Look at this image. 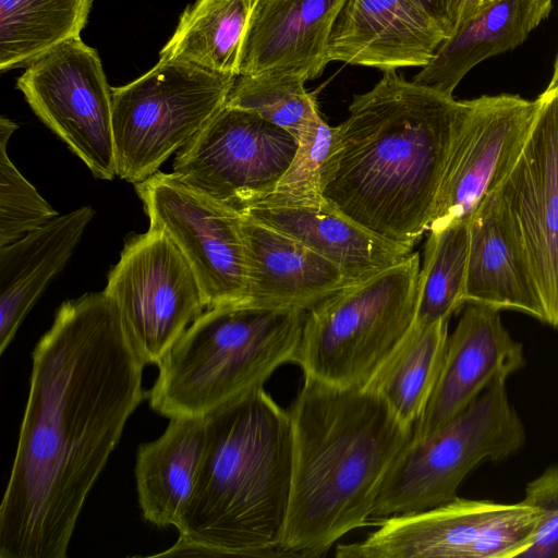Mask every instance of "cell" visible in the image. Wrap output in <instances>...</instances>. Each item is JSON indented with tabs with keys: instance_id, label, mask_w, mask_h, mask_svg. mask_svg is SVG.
I'll return each instance as SVG.
<instances>
[{
	"instance_id": "6",
	"label": "cell",
	"mask_w": 558,
	"mask_h": 558,
	"mask_svg": "<svg viewBox=\"0 0 558 558\" xmlns=\"http://www.w3.org/2000/svg\"><path fill=\"white\" fill-rule=\"evenodd\" d=\"M420 270L412 252L307 311L294 360L304 376L365 388L415 323Z\"/></svg>"
},
{
	"instance_id": "16",
	"label": "cell",
	"mask_w": 558,
	"mask_h": 558,
	"mask_svg": "<svg viewBox=\"0 0 558 558\" xmlns=\"http://www.w3.org/2000/svg\"><path fill=\"white\" fill-rule=\"evenodd\" d=\"M466 305L448 336L436 385L413 427L414 438L438 430L466 410L493 383L507 380L525 365L523 345L511 337L499 311Z\"/></svg>"
},
{
	"instance_id": "12",
	"label": "cell",
	"mask_w": 558,
	"mask_h": 558,
	"mask_svg": "<svg viewBox=\"0 0 558 558\" xmlns=\"http://www.w3.org/2000/svg\"><path fill=\"white\" fill-rule=\"evenodd\" d=\"M298 140L265 119L225 106L175 156L172 173L210 198L242 213L276 187Z\"/></svg>"
},
{
	"instance_id": "28",
	"label": "cell",
	"mask_w": 558,
	"mask_h": 558,
	"mask_svg": "<svg viewBox=\"0 0 558 558\" xmlns=\"http://www.w3.org/2000/svg\"><path fill=\"white\" fill-rule=\"evenodd\" d=\"M469 219L428 231L418 276L416 323L449 320L465 303Z\"/></svg>"
},
{
	"instance_id": "32",
	"label": "cell",
	"mask_w": 558,
	"mask_h": 558,
	"mask_svg": "<svg viewBox=\"0 0 558 558\" xmlns=\"http://www.w3.org/2000/svg\"><path fill=\"white\" fill-rule=\"evenodd\" d=\"M523 501L538 510L539 519L530 545L518 558H558V464L526 485Z\"/></svg>"
},
{
	"instance_id": "29",
	"label": "cell",
	"mask_w": 558,
	"mask_h": 558,
	"mask_svg": "<svg viewBox=\"0 0 558 558\" xmlns=\"http://www.w3.org/2000/svg\"><path fill=\"white\" fill-rule=\"evenodd\" d=\"M305 80L290 72L236 77L226 106L252 112L286 130L296 140L301 129L319 114Z\"/></svg>"
},
{
	"instance_id": "3",
	"label": "cell",
	"mask_w": 558,
	"mask_h": 558,
	"mask_svg": "<svg viewBox=\"0 0 558 558\" xmlns=\"http://www.w3.org/2000/svg\"><path fill=\"white\" fill-rule=\"evenodd\" d=\"M288 411L293 474L281 556L322 557L372 520L381 484L413 427L369 389L307 376Z\"/></svg>"
},
{
	"instance_id": "15",
	"label": "cell",
	"mask_w": 558,
	"mask_h": 558,
	"mask_svg": "<svg viewBox=\"0 0 558 558\" xmlns=\"http://www.w3.org/2000/svg\"><path fill=\"white\" fill-rule=\"evenodd\" d=\"M530 136L498 185L524 245L547 320L558 330V88L538 96Z\"/></svg>"
},
{
	"instance_id": "8",
	"label": "cell",
	"mask_w": 558,
	"mask_h": 558,
	"mask_svg": "<svg viewBox=\"0 0 558 558\" xmlns=\"http://www.w3.org/2000/svg\"><path fill=\"white\" fill-rule=\"evenodd\" d=\"M236 77L159 60L138 78L112 88L118 177L136 184L156 173L226 106Z\"/></svg>"
},
{
	"instance_id": "22",
	"label": "cell",
	"mask_w": 558,
	"mask_h": 558,
	"mask_svg": "<svg viewBox=\"0 0 558 558\" xmlns=\"http://www.w3.org/2000/svg\"><path fill=\"white\" fill-rule=\"evenodd\" d=\"M240 214L298 240L337 265L352 282L389 268L413 252L375 235L326 203L319 206L255 204Z\"/></svg>"
},
{
	"instance_id": "30",
	"label": "cell",
	"mask_w": 558,
	"mask_h": 558,
	"mask_svg": "<svg viewBox=\"0 0 558 558\" xmlns=\"http://www.w3.org/2000/svg\"><path fill=\"white\" fill-rule=\"evenodd\" d=\"M336 145V126H330L319 113L301 129L296 151L274 191L256 204L274 206L325 204L323 191Z\"/></svg>"
},
{
	"instance_id": "4",
	"label": "cell",
	"mask_w": 558,
	"mask_h": 558,
	"mask_svg": "<svg viewBox=\"0 0 558 558\" xmlns=\"http://www.w3.org/2000/svg\"><path fill=\"white\" fill-rule=\"evenodd\" d=\"M205 418V453L179 539L158 556L282 557L293 474L289 411L257 386Z\"/></svg>"
},
{
	"instance_id": "2",
	"label": "cell",
	"mask_w": 558,
	"mask_h": 558,
	"mask_svg": "<svg viewBox=\"0 0 558 558\" xmlns=\"http://www.w3.org/2000/svg\"><path fill=\"white\" fill-rule=\"evenodd\" d=\"M472 100L384 72L353 96L336 126L323 198L375 235L413 248L428 230L444 173Z\"/></svg>"
},
{
	"instance_id": "1",
	"label": "cell",
	"mask_w": 558,
	"mask_h": 558,
	"mask_svg": "<svg viewBox=\"0 0 558 558\" xmlns=\"http://www.w3.org/2000/svg\"><path fill=\"white\" fill-rule=\"evenodd\" d=\"M145 363L104 291L62 303L32 352L0 506L1 558H64L85 500L144 399Z\"/></svg>"
},
{
	"instance_id": "20",
	"label": "cell",
	"mask_w": 558,
	"mask_h": 558,
	"mask_svg": "<svg viewBox=\"0 0 558 558\" xmlns=\"http://www.w3.org/2000/svg\"><path fill=\"white\" fill-rule=\"evenodd\" d=\"M246 255L242 302L310 311L352 282L333 263L298 240L241 215Z\"/></svg>"
},
{
	"instance_id": "17",
	"label": "cell",
	"mask_w": 558,
	"mask_h": 558,
	"mask_svg": "<svg viewBox=\"0 0 558 558\" xmlns=\"http://www.w3.org/2000/svg\"><path fill=\"white\" fill-rule=\"evenodd\" d=\"M447 36L415 0H347L328 40L329 61L396 71L425 66Z\"/></svg>"
},
{
	"instance_id": "34",
	"label": "cell",
	"mask_w": 558,
	"mask_h": 558,
	"mask_svg": "<svg viewBox=\"0 0 558 558\" xmlns=\"http://www.w3.org/2000/svg\"><path fill=\"white\" fill-rule=\"evenodd\" d=\"M490 0H465L461 14L460 24L463 21L471 17L475 12H477L483 5H485Z\"/></svg>"
},
{
	"instance_id": "5",
	"label": "cell",
	"mask_w": 558,
	"mask_h": 558,
	"mask_svg": "<svg viewBox=\"0 0 558 558\" xmlns=\"http://www.w3.org/2000/svg\"><path fill=\"white\" fill-rule=\"evenodd\" d=\"M306 311L245 302L206 308L158 364L147 391L168 418L205 416L294 362Z\"/></svg>"
},
{
	"instance_id": "13",
	"label": "cell",
	"mask_w": 558,
	"mask_h": 558,
	"mask_svg": "<svg viewBox=\"0 0 558 558\" xmlns=\"http://www.w3.org/2000/svg\"><path fill=\"white\" fill-rule=\"evenodd\" d=\"M149 227L162 231L183 254L201 287L206 307L242 302L246 255L241 214L157 171L135 184Z\"/></svg>"
},
{
	"instance_id": "18",
	"label": "cell",
	"mask_w": 558,
	"mask_h": 558,
	"mask_svg": "<svg viewBox=\"0 0 558 558\" xmlns=\"http://www.w3.org/2000/svg\"><path fill=\"white\" fill-rule=\"evenodd\" d=\"M465 303L518 311L545 323V306L524 245L498 186L469 219Z\"/></svg>"
},
{
	"instance_id": "33",
	"label": "cell",
	"mask_w": 558,
	"mask_h": 558,
	"mask_svg": "<svg viewBox=\"0 0 558 558\" xmlns=\"http://www.w3.org/2000/svg\"><path fill=\"white\" fill-rule=\"evenodd\" d=\"M440 26L447 38L457 31L465 0H415Z\"/></svg>"
},
{
	"instance_id": "25",
	"label": "cell",
	"mask_w": 558,
	"mask_h": 558,
	"mask_svg": "<svg viewBox=\"0 0 558 558\" xmlns=\"http://www.w3.org/2000/svg\"><path fill=\"white\" fill-rule=\"evenodd\" d=\"M256 0H196L181 14L159 60L239 76L244 38Z\"/></svg>"
},
{
	"instance_id": "27",
	"label": "cell",
	"mask_w": 558,
	"mask_h": 558,
	"mask_svg": "<svg viewBox=\"0 0 558 558\" xmlns=\"http://www.w3.org/2000/svg\"><path fill=\"white\" fill-rule=\"evenodd\" d=\"M93 0H0V70L27 66L80 37Z\"/></svg>"
},
{
	"instance_id": "31",
	"label": "cell",
	"mask_w": 558,
	"mask_h": 558,
	"mask_svg": "<svg viewBox=\"0 0 558 558\" xmlns=\"http://www.w3.org/2000/svg\"><path fill=\"white\" fill-rule=\"evenodd\" d=\"M17 128L13 121L0 119V247L59 215L21 174L7 153L9 140Z\"/></svg>"
},
{
	"instance_id": "11",
	"label": "cell",
	"mask_w": 558,
	"mask_h": 558,
	"mask_svg": "<svg viewBox=\"0 0 558 558\" xmlns=\"http://www.w3.org/2000/svg\"><path fill=\"white\" fill-rule=\"evenodd\" d=\"M16 87L95 177L118 175L112 89L95 48L81 37L69 39L27 65Z\"/></svg>"
},
{
	"instance_id": "35",
	"label": "cell",
	"mask_w": 558,
	"mask_h": 558,
	"mask_svg": "<svg viewBox=\"0 0 558 558\" xmlns=\"http://www.w3.org/2000/svg\"><path fill=\"white\" fill-rule=\"evenodd\" d=\"M548 87L558 88V54L555 61L553 76L551 81L548 84Z\"/></svg>"
},
{
	"instance_id": "26",
	"label": "cell",
	"mask_w": 558,
	"mask_h": 558,
	"mask_svg": "<svg viewBox=\"0 0 558 558\" xmlns=\"http://www.w3.org/2000/svg\"><path fill=\"white\" fill-rule=\"evenodd\" d=\"M448 322L414 323L366 385L405 425L414 427L436 385L448 339Z\"/></svg>"
},
{
	"instance_id": "21",
	"label": "cell",
	"mask_w": 558,
	"mask_h": 558,
	"mask_svg": "<svg viewBox=\"0 0 558 558\" xmlns=\"http://www.w3.org/2000/svg\"><path fill=\"white\" fill-rule=\"evenodd\" d=\"M95 211L82 206L0 247V353L73 254Z\"/></svg>"
},
{
	"instance_id": "23",
	"label": "cell",
	"mask_w": 558,
	"mask_h": 558,
	"mask_svg": "<svg viewBox=\"0 0 558 558\" xmlns=\"http://www.w3.org/2000/svg\"><path fill=\"white\" fill-rule=\"evenodd\" d=\"M551 7L553 0H490L458 26L413 82L452 96L476 64L523 44Z\"/></svg>"
},
{
	"instance_id": "10",
	"label": "cell",
	"mask_w": 558,
	"mask_h": 558,
	"mask_svg": "<svg viewBox=\"0 0 558 558\" xmlns=\"http://www.w3.org/2000/svg\"><path fill=\"white\" fill-rule=\"evenodd\" d=\"M105 292L145 365H158L207 308L190 264L171 240L153 227L125 241L119 262L108 274Z\"/></svg>"
},
{
	"instance_id": "7",
	"label": "cell",
	"mask_w": 558,
	"mask_h": 558,
	"mask_svg": "<svg viewBox=\"0 0 558 558\" xmlns=\"http://www.w3.org/2000/svg\"><path fill=\"white\" fill-rule=\"evenodd\" d=\"M505 379L493 383L438 430L408 441L389 469L372 519L425 511L456 499L465 476L483 461H501L525 444L524 424Z\"/></svg>"
},
{
	"instance_id": "19",
	"label": "cell",
	"mask_w": 558,
	"mask_h": 558,
	"mask_svg": "<svg viewBox=\"0 0 558 558\" xmlns=\"http://www.w3.org/2000/svg\"><path fill=\"white\" fill-rule=\"evenodd\" d=\"M347 0H256L244 38L240 75L290 72L319 76L328 40ZM239 75V76H240Z\"/></svg>"
},
{
	"instance_id": "9",
	"label": "cell",
	"mask_w": 558,
	"mask_h": 558,
	"mask_svg": "<svg viewBox=\"0 0 558 558\" xmlns=\"http://www.w3.org/2000/svg\"><path fill=\"white\" fill-rule=\"evenodd\" d=\"M538 510L457 497L438 507L378 520L363 541L339 544L338 558H518L530 545Z\"/></svg>"
},
{
	"instance_id": "14",
	"label": "cell",
	"mask_w": 558,
	"mask_h": 558,
	"mask_svg": "<svg viewBox=\"0 0 558 558\" xmlns=\"http://www.w3.org/2000/svg\"><path fill=\"white\" fill-rule=\"evenodd\" d=\"M539 110L529 100L501 94L472 99L454 141L428 231L470 219L521 154Z\"/></svg>"
},
{
	"instance_id": "24",
	"label": "cell",
	"mask_w": 558,
	"mask_h": 558,
	"mask_svg": "<svg viewBox=\"0 0 558 558\" xmlns=\"http://www.w3.org/2000/svg\"><path fill=\"white\" fill-rule=\"evenodd\" d=\"M205 447V416L171 417L161 436L138 446L134 476L146 521L159 527H179L196 485Z\"/></svg>"
}]
</instances>
